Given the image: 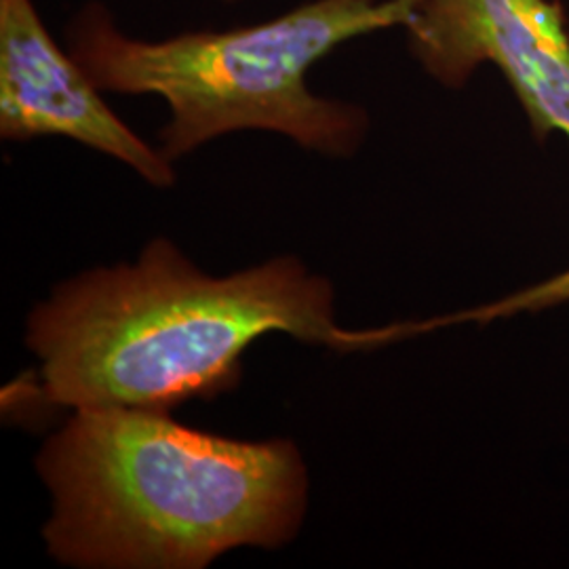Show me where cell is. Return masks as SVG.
Masks as SVG:
<instances>
[{
  "mask_svg": "<svg viewBox=\"0 0 569 569\" xmlns=\"http://www.w3.org/2000/svg\"><path fill=\"white\" fill-rule=\"evenodd\" d=\"M418 0H312L274 20L164 41L124 37L102 2L66 30L72 58L100 91L159 96L169 106L161 150L178 161L234 131H272L323 157H352L369 119L357 103L315 96L308 70L340 44L406 28Z\"/></svg>",
  "mask_w": 569,
  "mask_h": 569,
  "instance_id": "3957f363",
  "label": "cell"
},
{
  "mask_svg": "<svg viewBox=\"0 0 569 569\" xmlns=\"http://www.w3.org/2000/svg\"><path fill=\"white\" fill-rule=\"evenodd\" d=\"M0 138H66L131 167L154 188L176 183L173 161L103 102L70 51H61L32 0H0Z\"/></svg>",
  "mask_w": 569,
  "mask_h": 569,
  "instance_id": "5b68a950",
  "label": "cell"
},
{
  "mask_svg": "<svg viewBox=\"0 0 569 569\" xmlns=\"http://www.w3.org/2000/svg\"><path fill=\"white\" fill-rule=\"evenodd\" d=\"M333 300L298 258L216 277L154 239L131 264L61 283L30 312L26 346L44 403L169 411L237 387L244 350L268 333L340 352L392 342L390 327H340Z\"/></svg>",
  "mask_w": 569,
  "mask_h": 569,
  "instance_id": "6da1fadb",
  "label": "cell"
},
{
  "mask_svg": "<svg viewBox=\"0 0 569 569\" xmlns=\"http://www.w3.org/2000/svg\"><path fill=\"white\" fill-rule=\"evenodd\" d=\"M409 53L446 89L493 66L528 117L533 140L569 142V18L561 0H418Z\"/></svg>",
  "mask_w": 569,
  "mask_h": 569,
  "instance_id": "277c9868",
  "label": "cell"
},
{
  "mask_svg": "<svg viewBox=\"0 0 569 569\" xmlns=\"http://www.w3.org/2000/svg\"><path fill=\"white\" fill-rule=\"evenodd\" d=\"M569 302V270L561 272L542 283L531 284L528 289H521L517 293H510L507 298H500L496 302L486 306H477L470 310H462L449 317H439L441 327L460 326V323H489L496 319H507L521 312H540L547 308Z\"/></svg>",
  "mask_w": 569,
  "mask_h": 569,
  "instance_id": "8992f818",
  "label": "cell"
},
{
  "mask_svg": "<svg viewBox=\"0 0 569 569\" xmlns=\"http://www.w3.org/2000/svg\"><path fill=\"white\" fill-rule=\"evenodd\" d=\"M37 468L49 555L81 569H203L279 549L305 521L308 468L284 439L239 441L157 409H74Z\"/></svg>",
  "mask_w": 569,
  "mask_h": 569,
  "instance_id": "7a4b0ae2",
  "label": "cell"
}]
</instances>
